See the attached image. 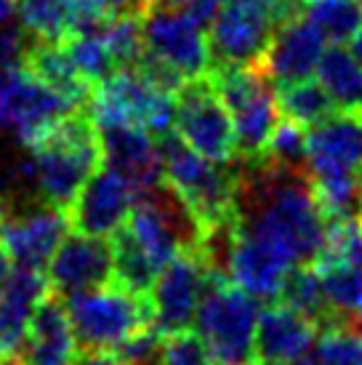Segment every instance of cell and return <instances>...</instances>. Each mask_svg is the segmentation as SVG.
Listing matches in <instances>:
<instances>
[{
	"instance_id": "cell-41",
	"label": "cell",
	"mask_w": 362,
	"mask_h": 365,
	"mask_svg": "<svg viewBox=\"0 0 362 365\" xmlns=\"http://www.w3.org/2000/svg\"><path fill=\"white\" fill-rule=\"evenodd\" d=\"M354 317H357V325H360V331H362V299H360V304H357V312H354Z\"/></svg>"
},
{
	"instance_id": "cell-20",
	"label": "cell",
	"mask_w": 362,
	"mask_h": 365,
	"mask_svg": "<svg viewBox=\"0 0 362 365\" xmlns=\"http://www.w3.org/2000/svg\"><path fill=\"white\" fill-rule=\"evenodd\" d=\"M320 328L296 309L274 302L259 314L256 328V357L293 365L312 352Z\"/></svg>"
},
{
	"instance_id": "cell-4",
	"label": "cell",
	"mask_w": 362,
	"mask_h": 365,
	"mask_svg": "<svg viewBox=\"0 0 362 365\" xmlns=\"http://www.w3.org/2000/svg\"><path fill=\"white\" fill-rule=\"evenodd\" d=\"M259 314V302L248 291L227 274L208 272L195 325L208 344L213 365H251L256 360Z\"/></svg>"
},
{
	"instance_id": "cell-12",
	"label": "cell",
	"mask_w": 362,
	"mask_h": 365,
	"mask_svg": "<svg viewBox=\"0 0 362 365\" xmlns=\"http://www.w3.org/2000/svg\"><path fill=\"white\" fill-rule=\"evenodd\" d=\"M70 112H78V107L51 91L21 64L0 59V131H11L30 147Z\"/></svg>"
},
{
	"instance_id": "cell-13",
	"label": "cell",
	"mask_w": 362,
	"mask_h": 365,
	"mask_svg": "<svg viewBox=\"0 0 362 365\" xmlns=\"http://www.w3.org/2000/svg\"><path fill=\"white\" fill-rule=\"evenodd\" d=\"M211 267L200 245L184 248L165 264L150 291L152 328L157 334H176L195 323Z\"/></svg>"
},
{
	"instance_id": "cell-24",
	"label": "cell",
	"mask_w": 362,
	"mask_h": 365,
	"mask_svg": "<svg viewBox=\"0 0 362 365\" xmlns=\"http://www.w3.org/2000/svg\"><path fill=\"white\" fill-rule=\"evenodd\" d=\"M277 302L296 309L306 320H312L320 331L333 323H338V320H349V317L336 314L333 307L328 304V296L322 291V280L320 274H317V269H314V264L293 267L291 272H288V277H285V283H282Z\"/></svg>"
},
{
	"instance_id": "cell-17",
	"label": "cell",
	"mask_w": 362,
	"mask_h": 365,
	"mask_svg": "<svg viewBox=\"0 0 362 365\" xmlns=\"http://www.w3.org/2000/svg\"><path fill=\"white\" fill-rule=\"evenodd\" d=\"M309 179L360 176L362 171V112H331L306 128Z\"/></svg>"
},
{
	"instance_id": "cell-9",
	"label": "cell",
	"mask_w": 362,
	"mask_h": 365,
	"mask_svg": "<svg viewBox=\"0 0 362 365\" xmlns=\"http://www.w3.org/2000/svg\"><path fill=\"white\" fill-rule=\"evenodd\" d=\"M144 53L173 70L181 81L208 78L213 70L208 24L184 9L141 11Z\"/></svg>"
},
{
	"instance_id": "cell-3",
	"label": "cell",
	"mask_w": 362,
	"mask_h": 365,
	"mask_svg": "<svg viewBox=\"0 0 362 365\" xmlns=\"http://www.w3.org/2000/svg\"><path fill=\"white\" fill-rule=\"evenodd\" d=\"M162 184L192 213L202 235L234 219L240 171L232 163H213L181 142L176 133L160 139Z\"/></svg>"
},
{
	"instance_id": "cell-7",
	"label": "cell",
	"mask_w": 362,
	"mask_h": 365,
	"mask_svg": "<svg viewBox=\"0 0 362 365\" xmlns=\"http://www.w3.org/2000/svg\"><path fill=\"white\" fill-rule=\"evenodd\" d=\"M64 304L83 352H115L125 339L152 325L150 296L131 294L115 283L72 294Z\"/></svg>"
},
{
	"instance_id": "cell-40",
	"label": "cell",
	"mask_w": 362,
	"mask_h": 365,
	"mask_svg": "<svg viewBox=\"0 0 362 365\" xmlns=\"http://www.w3.org/2000/svg\"><path fill=\"white\" fill-rule=\"evenodd\" d=\"M251 365H285V363H274V360H262V357H256Z\"/></svg>"
},
{
	"instance_id": "cell-27",
	"label": "cell",
	"mask_w": 362,
	"mask_h": 365,
	"mask_svg": "<svg viewBox=\"0 0 362 365\" xmlns=\"http://www.w3.org/2000/svg\"><path fill=\"white\" fill-rule=\"evenodd\" d=\"M301 16L312 21L328 43H346L362 24L360 0H306Z\"/></svg>"
},
{
	"instance_id": "cell-21",
	"label": "cell",
	"mask_w": 362,
	"mask_h": 365,
	"mask_svg": "<svg viewBox=\"0 0 362 365\" xmlns=\"http://www.w3.org/2000/svg\"><path fill=\"white\" fill-rule=\"evenodd\" d=\"M75 334L64 299L51 291L32 317L27 341L19 352V365H72L75 363Z\"/></svg>"
},
{
	"instance_id": "cell-28",
	"label": "cell",
	"mask_w": 362,
	"mask_h": 365,
	"mask_svg": "<svg viewBox=\"0 0 362 365\" xmlns=\"http://www.w3.org/2000/svg\"><path fill=\"white\" fill-rule=\"evenodd\" d=\"M317 365H362V331L349 320L322 328L312 352Z\"/></svg>"
},
{
	"instance_id": "cell-34",
	"label": "cell",
	"mask_w": 362,
	"mask_h": 365,
	"mask_svg": "<svg viewBox=\"0 0 362 365\" xmlns=\"http://www.w3.org/2000/svg\"><path fill=\"white\" fill-rule=\"evenodd\" d=\"M224 0H141V11L144 9H184L192 16H197L202 24L216 16V11L222 9Z\"/></svg>"
},
{
	"instance_id": "cell-10",
	"label": "cell",
	"mask_w": 362,
	"mask_h": 365,
	"mask_svg": "<svg viewBox=\"0 0 362 365\" xmlns=\"http://www.w3.org/2000/svg\"><path fill=\"white\" fill-rule=\"evenodd\" d=\"M67 230V213L43 197H0V240L16 267L43 272Z\"/></svg>"
},
{
	"instance_id": "cell-33",
	"label": "cell",
	"mask_w": 362,
	"mask_h": 365,
	"mask_svg": "<svg viewBox=\"0 0 362 365\" xmlns=\"http://www.w3.org/2000/svg\"><path fill=\"white\" fill-rule=\"evenodd\" d=\"M157 365H213L208 344L197 331H176L160 339V357Z\"/></svg>"
},
{
	"instance_id": "cell-8",
	"label": "cell",
	"mask_w": 362,
	"mask_h": 365,
	"mask_svg": "<svg viewBox=\"0 0 362 365\" xmlns=\"http://www.w3.org/2000/svg\"><path fill=\"white\" fill-rule=\"evenodd\" d=\"M224 99L234 123V142L240 160H259L274 125L280 123L277 91L259 67L224 64L208 75Z\"/></svg>"
},
{
	"instance_id": "cell-14",
	"label": "cell",
	"mask_w": 362,
	"mask_h": 365,
	"mask_svg": "<svg viewBox=\"0 0 362 365\" xmlns=\"http://www.w3.org/2000/svg\"><path fill=\"white\" fill-rule=\"evenodd\" d=\"M112 280H115V262H112L110 237L104 240L81 232L67 235L48 262L51 291L61 299L99 285H110Z\"/></svg>"
},
{
	"instance_id": "cell-1",
	"label": "cell",
	"mask_w": 362,
	"mask_h": 365,
	"mask_svg": "<svg viewBox=\"0 0 362 365\" xmlns=\"http://www.w3.org/2000/svg\"><path fill=\"white\" fill-rule=\"evenodd\" d=\"M234 227L267 245L291 267L314 264L325 243L328 219L314 197L306 171L269 160H242Z\"/></svg>"
},
{
	"instance_id": "cell-37",
	"label": "cell",
	"mask_w": 362,
	"mask_h": 365,
	"mask_svg": "<svg viewBox=\"0 0 362 365\" xmlns=\"http://www.w3.org/2000/svg\"><path fill=\"white\" fill-rule=\"evenodd\" d=\"M14 14H16V0H0V30L9 24Z\"/></svg>"
},
{
	"instance_id": "cell-11",
	"label": "cell",
	"mask_w": 362,
	"mask_h": 365,
	"mask_svg": "<svg viewBox=\"0 0 362 365\" xmlns=\"http://www.w3.org/2000/svg\"><path fill=\"white\" fill-rule=\"evenodd\" d=\"M173 133L197 155L213 163H234V123L211 78L187 81L176 91Z\"/></svg>"
},
{
	"instance_id": "cell-26",
	"label": "cell",
	"mask_w": 362,
	"mask_h": 365,
	"mask_svg": "<svg viewBox=\"0 0 362 365\" xmlns=\"http://www.w3.org/2000/svg\"><path fill=\"white\" fill-rule=\"evenodd\" d=\"M274 91H277V107H280L282 118L299 123L304 128H312L314 123L325 120L331 112H336L331 96L312 78L282 86V88H274Z\"/></svg>"
},
{
	"instance_id": "cell-23",
	"label": "cell",
	"mask_w": 362,
	"mask_h": 365,
	"mask_svg": "<svg viewBox=\"0 0 362 365\" xmlns=\"http://www.w3.org/2000/svg\"><path fill=\"white\" fill-rule=\"evenodd\" d=\"M314 75L336 110L362 112V64L343 43L325 46Z\"/></svg>"
},
{
	"instance_id": "cell-31",
	"label": "cell",
	"mask_w": 362,
	"mask_h": 365,
	"mask_svg": "<svg viewBox=\"0 0 362 365\" xmlns=\"http://www.w3.org/2000/svg\"><path fill=\"white\" fill-rule=\"evenodd\" d=\"M322 280V291L328 296V304L341 317H352L362 299V269L349 264H328L314 267Z\"/></svg>"
},
{
	"instance_id": "cell-44",
	"label": "cell",
	"mask_w": 362,
	"mask_h": 365,
	"mask_svg": "<svg viewBox=\"0 0 362 365\" xmlns=\"http://www.w3.org/2000/svg\"><path fill=\"white\" fill-rule=\"evenodd\" d=\"M360 3H362V0H360Z\"/></svg>"
},
{
	"instance_id": "cell-25",
	"label": "cell",
	"mask_w": 362,
	"mask_h": 365,
	"mask_svg": "<svg viewBox=\"0 0 362 365\" xmlns=\"http://www.w3.org/2000/svg\"><path fill=\"white\" fill-rule=\"evenodd\" d=\"M110 243H112V262H115V280L112 283L125 288V291H131V294L150 296L160 269L155 267V262H152L150 256L144 254V248L136 243L131 230L125 224H120L110 235Z\"/></svg>"
},
{
	"instance_id": "cell-35",
	"label": "cell",
	"mask_w": 362,
	"mask_h": 365,
	"mask_svg": "<svg viewBox=\"0 0 362 365\" xmlns=\"http://www.w3.org/2000/svg\"><path fill=\"white\" fill-rule=\"evenodd\" d=\"M72 365H128V363H125L118 352L101 349V352H81V355L75 357Z\"/></svg>"
},
{
	"instance_id": "cell-19",
	"label": "cell",
	"mask_w": 362,
	"mask_h": 365,
	"mask_svg": "<svg viewBox=\"0 0 362 365\" xmlns=\"http://www.w3.org/2000/svg\"><path fill=\"white\" fill-rule=\"evenodd\" d=\"M51 294L48 277L38 269L16 267L0 285V363L16 360L27 341L32 317Z\"/></svg>"
},
{
	"instance_id": "cell-5",
	"label": "cell",
	"mask_w": 362,
	"mask_h": 365,
	"mask_svg": "<svg viewBox=\"0 0 362 365\" xmlns=\"http://www.w3.org/2000/svg\"><path fill=\"white\" fill-rule=\"evenodd\" d=\"M88 115L99 131L131 125L152 133L160 142L162 136L173 133L176 93L155 86L139 67H125L93 86Z\"/></svg>"
},
{
	"instance_id": "cell-30",
	"label": "cell",
	"mask_w": 362,
	"mask_h": 365,
	"mask_svg": "<svg viewBox=\"0 0 362 365\" xmlns=\"http://www.w3.org/2000/svg\"><path fill=\"white\" fill-rule=\"evenodd\" d=\"M61 46L67 48L72 64L78 67V72H81L90 86H99V83H104L110 75L118 72L115 61H112L110 48H107L104 38L99 35V30L72 35V38H67Z\"/></svg>"
},
{
	"instance_id": "cell-36",
	"label": "cell",
	"mask_w": 362,
	"mask_h": 365,
	"mask_svg": "<svg viewBox=\"0 0 362 365\" xmlns=\"http://www.w3.org/2000/svg\"><path fill=\"white\" fill-rule=\"evenodd\" d=\"M112 14H120V11H141V0H101Z\"/></svg>"
},
{
	"instance_id": "cell-29",
	"label": "cell",
	"mask_w": 362,
	"mask_h": 365,
	"mask_svg": "<svg viewBox=\"0 0 362 365\" xmlns=\"http://www.w3.org/2000/svg\"><path fill=\"white\" fill-rule=\"evenodd\" d=\"M328 264H349L362 269V216L328 222L325 243L314 259V267H328Z\"/></svg>"
},
{
	"instance_id": "cell-42",
	"label": "cell",
	"mask_w": 362,
	"mask_h": 365,
	"mask_svg": "<svg viewBox=\"0 0 362 365\" xmlns=\"http://www.w3.org/2000/svg\"><path fill=\"white\" fill-rule=\"evenodd\" d=\"M293 365H317V363H314L312 357L306 355V357H304V360H299V363H293Z\"/></svg>"
},
{
	"instance_id": "cell-32",
	"label": "cell",
	"mask_w": 362,
	"mask_h": 365,
	"mask_svg": "<svg viewBox=\"0 0 362 365\" xmlns=\"http://www.w3.org/2000/svg\"><path fill=\"white\" fill-rule=\"evenodd\" d=\"M259 160H269L274 165L291 168V171H306L309 163V139L306 128L293 120H280L272 131L267 150Z\"/></svg>"
},
{
	"instance_id": "cell-16",
	"label": "cell",
	"mask_w": 362,
	"mask_h": 365,
	"mask_svg": "<svg viewBox=\"0 0 362 365\" xmlns=\"http://www.w3.org/2000/svg\"><path fill=\"white\" fill-rule=\"evenodd\" d=\"M136 192L123 176L99 165V171L90 176L78 197L67 208V222L75 232L110 237L120 224H125L133 208Z\"/></svg>"
},
{
	"instance_id": "cell-6",
	"label": "cell",
	"mask_w": 362,
	"mask_h": 365,
	"mask_svg": "<svg viewBox=\"0 0 362 365\" xmlns=\"http://www.w3.org/2000/svg\"><path fill=\"white\" fill-rule=\"evenodd\" d=\"M301 14L299 0H224L208 21L213 67H256L282 21Z\"/></svg>"
},
{
	"instance_id": "cell-38",
	"label": "cell",
	"mask_w": 362,
	"mask_h": 365,
	"mask_svg": "<svg viewBox=\"0 0 362 365\" xmlns=\"http://www.w3.org/2000/svg\"><path fill=\"white\" fill-rule=\"evenodd\" d=\"M349 51L357 56V61L362 64V24L357 27V32H354L352 38H349Z\"/></svg>"
},
{
	"instance_id": "cell-18",
	"label": "cell",
	"mask_w": 362,
	"mask_h": 365,
	"mask_svg": "<svg viewBox=\"0 0 362 365\" xmlns=\"http://www.w3.org/2000/svg\"><path fill=\"white\" fill-rule=\"evenodd\" d=\"M101 165L123 176L133 187V192H150L162 184V155L160 142L152 133L120 125L101 128Z\"/></svg>"
},
{
	"instance_id": "cell-39",
	"label": "cell",
	"mask_w": 362,
	"mask_h": 365,
	"mask_svg": "<svg viewBox=\"0 0 362 365\" xmlns=\"http://www.w3.org/2000/svg\"><path fill=\"white\" fill-rule=\"evenodd\" d=\"M11 267H9V251H6V245L0 240V285L6 283V277H9Z\"/></svg>"
},
{
	"instance_id": "cell-43",
	"label": "cell",
	"mask_w": 362,
	"mask_h": 365,
	"mask_svg": "<svg viewBox=\"0 0 362 365\" xmlns=\"http://www.w3.org/2000/svg\"><path fill=\"white\" fill-rule=\"evenodd\" d=\"M0 365H19V360H9V363H0Z\"/></svg>"
},
{
	"instance_id": "cell-2",
	"label": "cell",
	"mask_w": 362,
	"mask_h": 365,
	"mask_svg": "<svg viewBox=\"0 0 362 365\" xmlns=\"http://www.w3.org/2000/svg\"><path fill=\"white\" fill-rule=\"evenodd\" d=\"M27 150L30 158L21 176L35 184L38 197L64 213L101 165L99 128L81 110L53 123Z\"/></svg>"
},
{
	"instance_id": "cell-15",
	"label": "cell",
	"mask_w": 362,
	"mask_h": 365,
	"mask_svg": "<svg viewBox=\"0 0 362 365\" xmlns=\"http://www.w3.org/2000/svg\"><path fill=\"white\" fill-rule=\"evenodd\" d=\"M325 46H328V41L320 35V30L299 14L293 19L282 21L274 30L269 46H267V51L256 67L264 72V78L274 88L309 81L317 72Z\"/></svg>"
},
{
	"instance_id": "cell-22",
	"label": "cell",
	"mask_w": 362,
	"mask_h": 365,
	"mask_svg": "<svg viewBox=\"0 0 362 365\" xmlns=\"http://www.w3.org/2000/svg\"><path fill=\"white\" fill-rule=\"evenodd\" d=\"M21 67L32 72L41 83H46L51 91L64 96L72 107H78V110L88 107L93 86L78 72V67L72 64L70 53H67V48L61 43L32 41Z\"/></svg>"
}]
</instances>
